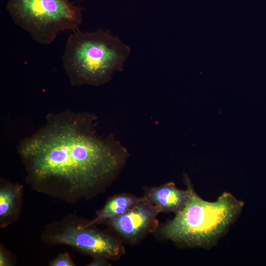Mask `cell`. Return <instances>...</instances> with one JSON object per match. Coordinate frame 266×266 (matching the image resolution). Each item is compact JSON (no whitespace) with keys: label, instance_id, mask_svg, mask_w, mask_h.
<instances>
[{"label":"cell","instance_id":"obj_4","mask_svg":"<svg viewBox=\"0 0 266 266\" xmlns=\"http://www.w3.org/2000/svg\"><path fill=\"white\" fill-rule=\"evenodd\" d=\"M14 24L42 45H49L61 32L75 31L82 22V9L71 0H8Z\"/></svg>","mask_w":266,"mask_h":266},{"label":"cell","instance_id":"obj_5","mask_svg":"<svg viewBox=\"0 0 266 266\" xmlns=\"http://www.w3.org/2000/svg\"><path fill=\"white\" fill-rule=\"evenodd\" d=\"M41 237L49 246L68 245L93 258L114 260L125 253L120 239L94 226H86L83 220L73 215L47 225Z\"/></svg>","mask_w":266,"mask_h":266},{"label":"cell","instance_id":"obj_3","mask_svg":"<svg viewBox=\"0 0 266 266\" xmlns=\"http://www.w3.org/2000/svg\"><path fill=\"white\" fill-rule=\"evenodd\" d=\"M130 47L108 31H73L68 36L63 65L73 86H99L108 83L123 69Z\"/></svg>","mask_w":266,"mask_h":266},{"label":"cell","instance_id":"obj_7","mask_svg":"<svg viewBox=\"0 0 266 266\" xmlns=\"http://www.w3.org/2000/svg\"><path fill=\"white\" fill-rule=\"evenodd\" d=\"M143 197L157 208L159 213L176 214L189 201L190 191L188 188L186 190H180L173 182H169L159 186L147 188Z\"/></svg>","mask_w":266,"mask_h":266},{"label":"cell","instance_id":"obj_1","mask_svg":"<svg viewBox=\"0 0 266 266\" xmlns=\"http://www.w3.org/2000/svg\"><path fill=\"white\" fill-rule=\"evenodd\" d=\"M96 120L84 112L50 113L20 142L18 152L33 190L74 203L100 193L117 177L129 154L113 134L98 135Z\"/></svg>","mask_w":266,"mask_h":266},{"label":"cell","instance_id":"obj_11","mask_svg":"<svg viewBox=\"0 0 266 266\" xmlns=\"http://www.w3.org/2000/svg\"><path fill=\"white\" fill-rule=\"evenodd\" d=\"M10 254L6 252L0 245V266H9L13 265V260L9 256Z\"/></svg>","mask_w":266,"mask_h":266},{"label":"cell","instance_id":"obj_10","mask_svg":"<svg viewBox=\"0 0 266 266\" xmlns=\"http://www.w3.org/2000/svg\"><path fill=\"white\" fill-rule=\"evenodd\" d=\"M50 266H75L68 252L59 255L49 263Z\"/></svg>","mask_w":266,"mask_h":266},{"label":"cell","instance_id":"obj_9","mask_svg":"<svg viewBox=\"0 0 266 266\" xmlns=\"http://www.w3.org/2000/svg\"><path fill=\"white\" fill-rule=\"evenodd\" d=\"M144 199V197L139 198L126 193L115 195L107 200L103 207L97 213L93 219L84 221V224L86 226H95L104 223L112 218L124 213Z\"/></svg>","mask_w":266,"mask_h":266},{"label":"cell","instance_id":"obj_8","mask_svg":"<svg viewBox=\"0 0 266 266\" xmlns=\"http://www.w3.org/2000/svg\"><path fill=\"white\" fill-rule=\"evenodd\" d=\"M23 186L3 179L0 186V227L4 228L16 221L22 211Z\"/></svg>","mask_w":266,"mask_h":266},{"label":"cell","instance_id":"obj_6","mask_svg":"<svg viewBox=\"0 0 266 266\" xmlns=\"http://www.w3.org/2000/svg\"><path fill=\"white\" fill-rule=\"evenodd\" d=\"M159 213L157 208L145 198L124 213L106 222L123 239L133 243L157 229Z\"/></svg>","mask_w":266,"mask_h":266},{"label":"cell","instance_id":"obj_12","mask_svg":"<svg viewBox=\"0 0 266 266\" xmlns=\"http://www.w3.org/2000/svg\"><path fill=\"white\" fill-rule=\"evenodd\" d=\"M107 260L106 259L103 258H93V261L88 265L90 266H107L108 263H107Z\"/></svg>","mask_w":266,"mask_h":266},{"label":"cell","instance_id":"obj_2","mask_svg":"<svg viewBox=\"0 0 266 266\" xmlns=\"http://www.w3.org/2000/svg\"><path fill=\"white\" fill-rule=\"evenodd\" d=\"M184 180L190 191V200L162 227L160 233L180 247L210 248L237 219L244 202L228 192L223 193L215 201H206L196 193L186 174Z\"/></svg>","mask_w":266,"mask_h":266}]
</instances>
